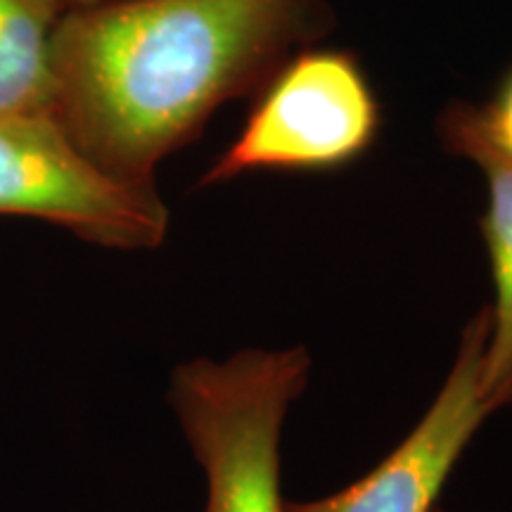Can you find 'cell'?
Segmentation results:
<instances>
[{"label":"cell","mask_w":512,"mask_h":512,"mask_svg":"<svg viewBox=\"0 0 512 512\" xmlns=\"http://www.w3.org/2000/svg\"><path fill=\"white\" fill-rule=\"evenodd\" d=\"M446 140L472 159L486 178L489 204L482 233L491 259L496 299L489 306V339L482 363V396L491 411L512 403V159L484 138L475 107L460 105L446 114Z\"/></svg>","instance_id":"8992f818"},{"label":"cell","mask_w":512,"mask_h":512,"mask_svg":"<svg viewBox=\"0 0 512 512\" xmlns=\"http://www.w3.org/2000/svg\"><path fill=\"white\" fill-rule=\"evenodd\" d=\"M432 512H444V510H432Z\"/></svg>","instance_id":"30bf717a"},{"label":"cell","mask_w":512,"mask_h":512,"mask_svg":"<svg viewBox=\"0 0 512 512\" xmlns=\"http://www.w3.org/2000/svg\"><path fill=\"white\" fill-rule=\"evenodd\" d=\"M475 119L482 128L484 138L501 155L512 159V76L486 110H475Z\"/></svg>","instance_id":"ba28073f"},{"label":"cell","mask_w":512,"mask_h":512,"mask_svg":"<svg viewBox=\"0 0 512 512\" xmlns=\"http://www.w3.org/2000/svg\"><path fill=\"white\" fill-rule=\"evenodd\" d=\"M377 131V102L349 55L304 53L287 62L204 185L249 171H313L361 155Z\"/></svg>","instance_id":"277c9868"},{"label":"cell","mask_w":512,"mask_h":512,"mask_svg":"<svg viewBox=\"0 0 512 512\" xmlns=\"http://www.w3.org/2000/svg\"><path fill=\"white\" fill-rule=\"evenodd\" d=\"M309 349H242L178 363L169 399L207 482L204 512H285L280 439L309 387Z\"/></svg>","instance_id":"7a4b0ae2"},{"label":"cell","mask_w":512,"mask_h":512,"mask_svg":"<svg viewBox=\"0 0 512 512\" xmlns=\"http://www.w3.org/2000/svg\"><path fill=\"white\" fill-rule=\"evenodd\" d=\"M313 22L306 0H107L60 17L53 114L121 181L155 169L223 102L271 74Z\"/></svg>","instance_id":"6da1fadb"},{"label":"cell","mask_w":512,"mask_h":512,"mask_svg":"<svg viewBox=\"0 0 512 512\" xmlns=\"http://www.w3.org/2000/svg\"><path fill=\"white\" fill-rule=\"evenodd\" d=\"M489 323L486 306L465 325L444 387L392 453L347 489L313 501H287L285 512H432L467 444L494 413L482 396Z\"/></svg>","instance_id":"5b68a950"},{"label":"cell","mask_w":512,"mask_h":512,"mask_svg":"<svg viewBox=\"0 0 512 512\" xmlns=\"http://www.w3.org/2000/svg\"><path fill=\"white\" fill-rule=\"evenodd\" d=\"M60 3H76L79 8H86V5H98V3H107V0H60Z\"/></svg>","instance_id":"9c48e42d"},{"label":"cell","mask_w":512,"mask_h":512,"mask_svg":"<svg viewBox=\"0 0 512 512\" xmlns=\"http://www.w3.org/2000/svg\"><path fill=\"white\" fill-rule=\"evenodd\" d=\"M60 0H0V114L53 112Z\"/></svg>","instance_id":"52a82bcc"},{"label":"cell","mask_w":512,"mask_h":512,"mask_svg":"<svg viewBox=\"0 0 512 512\" xmlns=\"http://www.w3.org/2000/svg\"><path fill=\"white\" fill-rule=\"evenodd\" d=\"M0 214L55 223L110 249H155L169 230L157 190L95 164L53 112L0 114Z\"/></svg>","instance_id":"3957f363"}]
</instances>
